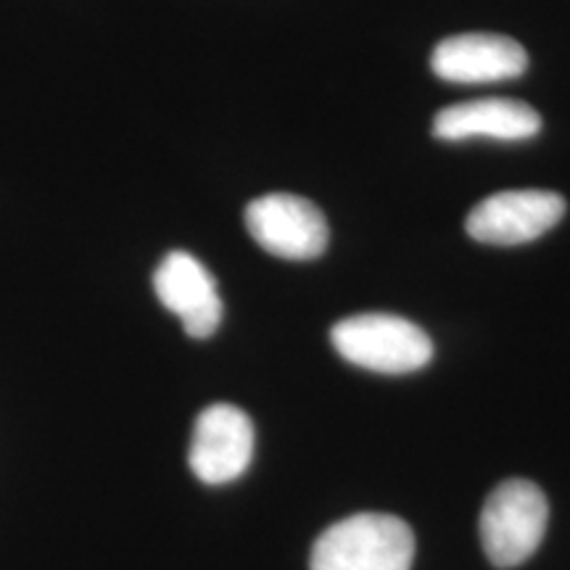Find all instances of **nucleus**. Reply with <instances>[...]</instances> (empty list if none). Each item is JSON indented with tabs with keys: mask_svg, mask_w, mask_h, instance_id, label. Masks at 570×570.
<instances>
[{
	"mask_svg": "<svg viewBox=\"0 0 570 570\" xmlns=\"http://www.w3.org/2000/svg\"><path fill=\"white\" fill-rule=\"evenodd\" d=\"M566 217V198L552 190H502L470 209L465 230L489 246H523Z\"/></svg>",
	"mask_w": 570,
	"mask_h": 570,
	"instance_id": "20e7f679",
	"label": "nucleus"
},
{
	"mask_svg": "<svg viewBox=\"0 0 570 570\" xmlns=\"http://www.w3.org/2000/svg\"><path fill=\"white\" fill-rule=\"evenodd\" d=\"M331 344L348 365L381 375H407L423 370L433 344L423 327L399 315H354L333 325Z\"/></svg>",
	"mask_w": 570,
	"mask_h": 570,
	"instance_id": "f03ea898",
	"label": "nucleus"
},
{
	"mask_svg": "<svg viewBox=\"0 0 570 570\" xmlns=\"http://www.w3.org/2000/svg\"><path fill=\"white\" fill-rule=\"evenodd\" d=\"M164 309L180 317L190 338H209L223 323V298L209 269L188 252H169L154 273Z\"/></svg>",
	"mask_w": 570,
	"mask_h": 570,
	"instance_id": "0eeeda50",
	"label": "nucleus"
},
{
	"mask_svg": "<svg viewBox=\"0 0 570 570\" xmlns=\"http://www.w3.org/2000/svg\"><path fill=\"white\" fill-rule=\"evenodd\" d=\"M541 130V117L529 104L512 98H483L446 106L433 119V138L439 140H468L494 138L504 142L529 140Z\"/></svg>",
	"mask_w": 570,
	"mask_h": 570,
	"instance_id": "1a4fd4ad",
	"label": "nucleus"
},
{
	"mask_svg": "<svg viewBox=\"0 0 570 570\" xmlns=\"http://www.w3.org/2000/svg\"><path fill=\"white\" fill-rule=\"evenodd\" d=\"M246 227L267 254L281 259H317L327 248L323 212L302 196L269 194L246 206Z\"/></svg>",
	"mask_w": 570,
	"mask_h": 570,
	"instance_id": "39448f33",
	"label": "nucleus"
},
{
	"mask_svg": "<svg viewBox=\"0 0 570 570\" xmlns=\"http://www.w3.org/2000/svg\"><path fill=\"white\" fill-rule=\"evenodd\" d=\"M439 80L458 85H487L518 80L529 69V53L504 35H454L441 40L431 56Z\"/></svg>",
	"mask_w": 570,
	"mask_h": 570,
	"instance_id": "6e6552de",
	"label": "nucleus"
},
{
	"mask_svg": "<svg viewBox=\"0 0 570 570\" xmlns=\"http://www.w3.org/2000/svg\"><path fill=\"white\" fill-rule=\"evenodd\" d=\"M415 533L402 518L360 512L320 533L309 570H410Z\"/></svg>",
	"mask_w": 570,
	"mask_h": 570,
	"instance_id": "f257e3e1",
	"label": "nucleus"
},
{
	"mask_svg": "<svg viewBox=\"0 0 570 570\" xmlns=\"http://www.w3.org/2000/svg\"><path fill=\"white\" fill-rule=\"evenodd\" d=\"M550 523V502L537 483L502 481L487 497L479 531L491 566L508 570L523 566L539 550Z\"/></svg>",
	"mask_w": 570,
	"mask_h": 570,
	"instance_id": "7ed1b4c3",
	"label": "nucleus"
},
{
	"mask_svg": "<svg viewBox=\"0 0 570 570\" xmlns=\"http://www.w3.org/2000/svg\"><path fill=\"white\" fill-rule=\"evenodd\" d=\"M254 460V423L233 404H212L198 415L188 462L206 487H225L246 473Z\"/></svg>",
	"mask_w": 570,
	"mask_h": 570,
	"instance_id": "423d86ee",
	"label": "nucleus"
}]
</instances>
